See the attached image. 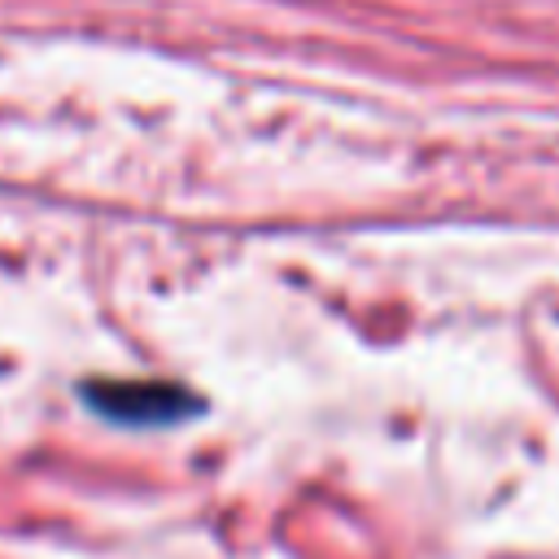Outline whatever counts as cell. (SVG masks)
Returning <instances> with one entry per match:
<instances>
[{"label":"cell","instance_id":"6da1fadb","mask_svg":"<svg viewBox=\"0 0 559 559\" xmlns=\"http://www.w3.org/2000/svg\"><path fill=\"white\" fill-rule=\"evenodd\" d=\"M83 402L127 428H162L201 411V397L170 380H87Z\"/></svg>","mask_w":559,"mask_h":559}]
</instances>
